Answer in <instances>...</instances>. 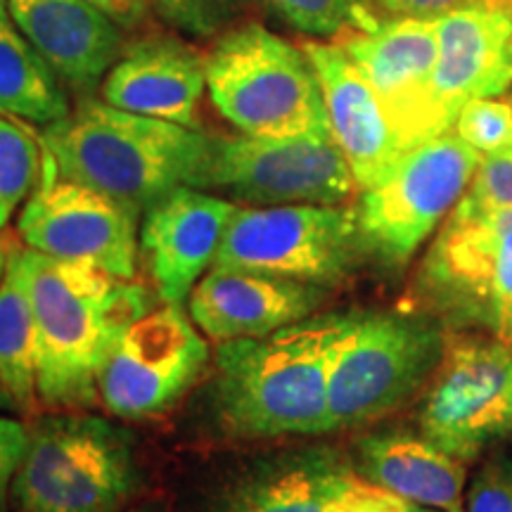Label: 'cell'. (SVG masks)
<instances>
[{"label": "cell", "mask_w": 512, "mask_h": 512, "mask_svg": "<svg viewBox=\"0 0 512 512\" xmlns=\"http://www.w3.org/2000/svg\"><path fill=\"white\" fill-rule=\"evenodd\" d=\"M356 313H323L266 337L221 342L214 356L216 420L240 439L328 432L335 351Z\"/></svg>", "instance_id": "6da1fadb"}, {"label": "cell", "mask_w": 512, "mask_h": 512, "mask_svg": "<svg viewBox=\"0 0 512 512\" xmlns=\"http://www.w3.org/2000/svg\"><path fill=\"white\" fill-rule=\"evenodd\" d=\"M36 323V389L50 411H88L100 401L107 349L155 309L145 285L98 268L24 249Z\"/></svg>", "instance_id": "7a4b0ae2"}, {"label": "cell", "mask_w": 512, "mask_h": 512, "mask_svg": "<svg viewBox=\"0 0 512 512\" xmlns=\"http://www.w3.org/2000/svg\"><path fill=\"white\" fill-rule=\"evenodd\" d=\"M43 155L76 181L143 214L181 185L195 188L211 136L200 128L143 117L105 100L83 98L41 131Z\"/></svg>", "instance_id": "3957f363"}, {"label": "cell", "mask_w": 512, "mask_h": 512, "mask_svg": "<svg viewBox=\"0 0 512 512\" xmlns=\"http://www.w3.org/2000/svg\"><path fill=\"white\" fill-rule=\"evenodd\" d=\"M136 434L83 411L31 422L10 512H121L143 494Z\"/></svg>", "instance_id": "277c9868"}, {"label": "cell", "mask_w": 512, "mask_h": 512, "mask_svg": "<svg viewBox=\"0 0 512 512\" xmlns=\"http://www.w3.org/2000/svg\"><path fill=\"white\" fill-rule=\"evenodd\" d=\"M204 69L216 112L242 136H332L311 60L264 24H235L216 36Z\"/></svg>", "instance_id": "5b68a950"}, {"label": "cell", "mask_w": 512, "mask_h": 512, "mask_svg": "<svg viewBox=\"0 0 512 512\" xmlns=\"http://www.w3.org/2000/svg\"><path fill=\"white\" fill-rule=\"evenodd\" d=\"M446 332L420 313H356L332 358L328 432L354 430L408 403L432 380Z\"/></svg>", "instance_id": "8992f818"}, {"label": "cell", "mask_w": 512, "mask_h": 512, "mask_svg": "<svg viewBox=\"0 0 512 512\" xmlns=\"http://www.w3.org/2000/svg\"><path fill=\"white\" fill-rule=\"evenodd\" d=\"M415 294L434 318L512 344V209L460 200L422 261Z\"/></svg>", "instance_id": "52a82bcc"}, {"label": "cell", "mask_w": 512, "mask_h": 512, "mask_svg": "<svg viewBox=\"0 0 512 512\" xmlns=\"http://www.w3.org/2000/svg\"><path fill=\"white\" fill-rule=\"evenodd\" d=\"M482 152L456 131L403 152L396 166L358 202V228L368 254L406 266L470 188Z\"/></svg>", "instance_id": "ba28073f"}, {"label": "cell", "mask_w": 512, "mask_h": 512, "mask_svg": "<svg viewBox=\"0 0 512 512\" xmlns=\"http://www.w3.org/2000/svg\"><path fill=\"white\" fill-rule=\"evenodd\" d=\"M363 252L358 214L351 207H238L211 268H238L325 287L347 278Z\"/></svg>", "instance_id": "9c48e42d"}, {"label": "cell", "mask_w": 512, "mask_h": 512, "mask_svg": "<svg viewBox=\"0 0 512 512\" xmlns=\"http://www.w3.org/2000/svg\"><path fill=\"white\" fill-rule=\"evenodd\" d=\"M195 188L219 190L247 207L342 204L358 188L332 136L211 138Z\"/></svg>", "instance_id": "30bf717a"}, {"label": "cell", "mask_w": 512, "mask_h": 512, "mask_svg": "<svg viewBox=\"0 0 512 512\" xmlns=\"http://www.w3.org/2000/svg\"><path fill=\"white\" fill-rule=\"evenodd\" d=\"M512 427V344L479 332L446 335L420 408V430L465 463Z\"/></svg>", "instance_id": "8fae6325"}, {"label": "cell", "mask_w": 512, "mask_h": 512, "mask_svg": "<svg viewBox=\"0 0 512 512\" xmlns=\"http://www.w3.org/2000/svg\"><path fill=\"white\" fill-rule=\"evenodd\" d=\"M209 344L181 304L133 320L107 349L100 403L121 420L155 418L174 408L209 366Z\"/></svg>", "instance_id": "7c38bea8"}, {"label": "cell", "mask_w": 512, "mask_h": 512, "mask_svg": "<svg viewBox=\"0 0 512 512\" xmlns=\"http://www.w3.org/2000/svg\"><path fill=\"white\" fill-rule=\"evenodd\" d=\"M140 214L102 192L67 181L43 155V174L17 219V233L34 252L79 261L121 280L138 271Z\"/></svg>", "instance_id": "4fadbf2b"}, {"label": "cell", "mask_w": 512, "mask_h": 512, "mask_svg": "<svg viewBox=\"0 0 512 512\" xmlns=\"http://www.w3.org/2000/svg\"><path fill=\"white\" fill-rule=\"evenodd\" d=\"M337 46L366 76L403 150L451 131L434 95V69L439 57L437 22H370L337 36Z\"/></svg>", "instance_id": "5bb4252c"}, {"label": "cell", "mask_w": 512, "mask_h": 512, "mask_svg": "<svg viewBox=\"0 0 512 512\" xmlns=\"http://www.w3.org/2000/svg\"><path fill=\"white\" fill-rule=\"evenodd\" d=\"M382 489L335 453L309 451L259 465L216 498L211 512H403Z\"/></svg>", "instance_id": "9a60e30c"}, {"label": "cell", "mask_w": 512, "mask_h": 512, "mask_svg": "<svg viewBox=\"0 0 512 512\" xmlns=\"http://www.w3.org/2000/svg\"><path fill=\"white\" fill-rule=\"evenodd\" d=\"M235 209V202L181 185L145 211L140 247L164 304H183L202 273L214 266Z\"/></svg>", "instance_id": "2e32d148"}, {"label": "cell", "mask_w": 512, "mask_h": 512, "mask_svg": "<svg viewBox=\"0 0 512 512\" xmlns=\"http://www.w3.org/2000/svg\"><path fill=\"white\" fill-rule=\"evenodd\" d=\"M434 22V95L446 126L453 128L465 102L496 98L512 88V0H484Z\"/></svg>", "instance_id": "e0dca14e"}, {"label": "cell", "mask_w": 512, "mask_h": 512, "mask_svg": "<svg viewBox=\"0 0 512 512\" xmlns=\"http://www.w3.org/2000/svg\"><path fill=\"white\" fill-rule=\"evenodd\" d=\"M323 287L278 275L211 268L192 287V323L214 342L266 337L285 325L309 318L323 302Z\"/></svg>", "instance_id": "ac0fdd59"}, {"label": "cell", "mask_w": 512, "mask_h": 512, "mask_svg": "<svg viewBox=\"0 0 512 512\" xmlns=\"http://www.w3.org/2000/svg\"><path fill=\"white\" fill-rule=\"evenodd\" d=\"M207 91L204 55L169 34H145L126 43L102 81V100L119 110L197 128Z\"/></svg>", "instance_id": "d6986e66"}, {"label": "cell", "mask_w": 512, "mask_h": 512, "mask_svg": "<svg viewBox=\"0 0 512 512\" xmlns=\"http://www.w3.org/2000/svg\"><path fill=\"white\" fill-rule=\"evenodd\" d=\"M302 50L316 69L332 138L349 162L356 185L361 190L373 188L406 150L366 76L337 43L304 41Z\"/></svg>", "instance_id": "ffe728a7"}, {"label": "cell", "mask_w": 512, "mask_h": 512, "mask_svg": "<svg viewBox=\"0 0 512 512\" xmlns=\"http://www.w3.org/2000/svg\"><path fill=\"white\" fill-rule=\"evenodd\" d=\"M10 17L60 81L86 98L124 50V29L88 0H8Z\"/></svg>", "instance_id": "44dd1931"}, {"label": "cell", "mask_w": 512, "mask_h": 512, "mask_svg": "<svg viewBox=\"0 0 512 512\" xmlns=\"http://www.w3.org/2000/svg\"><path fill=\"white\" fill-rule=\"evenodd\" d=\"M465 465L411 432H377L356 444V467L363 477L406 503L439 512H465Z\"/></svg>", "instance_id": "7402d4cb"}, {"label": "cell", "mask_w": 512, "mask_h": 512, "mask_svg": "<svg viewBox=\"0 0 512 512\" xmlns=\"http://www.w3.org/2000/svg\"><path fill=\"white\" fill-rule=\"evenodd\" d=\"M72 112L60 76L38 55L0 0V114L50 126Z\"/></svg>", "instance_id": "603a6c76"}, {"label": "cell", "mask_w": 512, "mask_h": 512, "mask_svg": "<svg viewBox=\"0 0 512 512\" xmlns=\"http://www.w3.org/2000/svg\"><path fill=\"white\" fill-rule=\"evenodd\" d=\"M0 384L19 413L36 406V323L24 249L12 247L0 280Z\"/></svg>", "instance_id": "cb8c5ba5"}, {"label": "cell", "mask_w": 512, "mask_h": 512, "mask_svg": "<svg viewBox=\"0 0 512 512\" xmlns=\"http://www.w3.org/2000/svg\"><path fill=\"white\" fill-rule=\"evenodd\" d=\"M43 174V145L17 121L0 114V230L34 195Z\"/></svg>", "instance_id": "d4e9b609"}, {"label": "cell", "mask_w": 512, "mask_h": 512, "mask_svg": "<svg viewBox=\"0 0 512 512\" xmlns=\"http://www.w3.org/2000/svg\"><path fill=\"white\" fill-rule=\"evenodd\" d=\"M294 29L311 36H342L373 22L363 0H261Z\"/></svg>", "instance_id": "484cf974"}, {"label": "cell", "mask_w": 512, "mask_h": 512, "mask_svg": "<svg viewBox=\"0 0 512 512\" xmlns=\"http://www.w3.org/2000/svg\"><path fill=\"white\" fill-rule=\"evenodd\" d=\"M171 27L197 38H216L238 24L247 0H150Z\"/></svg>", "instance_id": "4316f807"}, {"label": "cell", "mask_w": 512, "mask_h": 512, "mask_svg": "<svg viewBox=\"0 0 512 512\" xmlns=\"http://www.w3.org/2000/svg\"><path fill=\"white\" fill-rule=\"evenodd\" d=\"M453 131L482 155L512 145V102L496 98H475L458 112Z\"/></svg>", "instance_id": "83f0119b"}, {"label": "cell", "mask_w": 512, "mask_h": 512, "mask_svg": "<svg viewBox=\"0 0 512 512\" xmlns=\"http://www.w3.org/2000/svg\"><path fill=\"white\" fill-rule=\"evenodd\" d=\"M463 202L475 209H512V145L484 155Z\"/></svg>", "instance_id": "f1b7e54d"}, {"label": "cell", "mask_w": 512, "mask_h": 512, "mask_svg": "<svg viewBox=\"0 0 512 512\" xmlns=\"http://www.w3.org/2000/svg\"><path fill=\"white\" fill-rule=\"evenodd\" d=\"M465 512H512V458L489 460L465 494Z\"/></svg>", "instance_id": "f546056e"}, {"label": "cell", "mask_w": 512, "mask_h": 512, "mask_svg": "<svg viewBox=\"0 0 512 512\" xmlns=\"http://www.w3.org/2000/svg\"><path fill=\"white\" fill-rule=\"evenodd\" d=\"M27 441L29 427L0 415V512H10L12 479L27 451Z\"/></svg>", "instance_id": "4dcf8cb0"}, {"label": "cell", "mask_w": 512, "mask_h": 512, "mask_svg": "<svg viewBox=\"0 0 512 512\" xmlns=\"http://www.w3.org/2000/svg\"><path fill=\"white\" fill-rule=\"evenodd\" d=\"M380 8L387 12L392 19H425V22H434V19L456 12L470 5L484 3V0H377Z\"/></svg>", "instance_id": "1f68e13d"}, {"label": "cell", "mask_w": 512, "mask_h": 512, "mask_svg": "<svg viewBox=\"0 0 512 512\" xmlns=\"http://www.w3.org/2000/svg\"><path fill=\"white\" fill-rule=\"evenodd\" d=\"M100 8L107 17L114 19L124 31H138L150 22L152 3L150 0H88Z\"/></svg>", "instance_id": "d6a6232c"}, {"label": "cell", "mask_w": 512, "mask_h": 512, "mask_svg": "<svg viewBox=\"0 0 512 512\" xmlns=\"http://www.w3.org/2000/svg\"><path fill=\"white\" fill-rule=\"evenodd\" d=\"M121 512H174V508H171L166 501H162V498H157V501H143L138 505H131V508Z\"/></svg>", "instance_id": "836d02e7"}, {"label": "cell", "mask_w": 512, "mask_h": 512, "mask_svg": "<svg viewBox=\"0 0 512 512\" xmlns=\"http://www.w3.org/2000/svg\"><path fill=\"white\" fill-rule=\"evenodd\" d=\"M8 254H10V249H8V245H5V240L0 238V280H3L5 266H8Z\"/></svg>", "instance_id": "e575fe53"}, {"label": "cell", "mask_w": 512, "mask_h": 512, "mask_svg": "<svg viewBox=\"0 0 512 512\" xmlns=\"http://www.w3.org/2000/svg\"><path fill=\"white\" fill-rule=\"evenodd\" d=\"M10 408H12V411H15V406H12L8 392H5L3 384H0V411H10Z\"/></svg>", "instance_id": "d590c367"}, {"label": "cell", "mask_w": 512, "mask_h": 512, "mask_svg": "<svg viewBox=\"0 0 512 512\" xmlns=\"http://www.w3.org/2000/svg\"><path fill=\"white\" fill-rule=\"evenodd\" d=\"M403 512H439V510H434V508H425V505L406 503V508H403Z\"/></svg>", "instance_id": "8d00e7d4"}, {"label": "cell", "mask_w": 512, "mask_h": 512, "mask_svg": "<svg viewBox=\"0 0 512 512\" xmlns=\"http://www.w3.org/2000/svg\"><path fill=\"white\" fill-rule=\"evenodd\" d=\"M3 3H8V0H3Z\"/></svg>", "instance_id": "74e56055"}]
</instances>
